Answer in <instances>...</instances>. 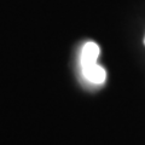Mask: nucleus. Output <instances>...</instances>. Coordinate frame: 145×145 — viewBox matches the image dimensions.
<instances>
[{
	"instance_id": "1",
	"label": "nucleus",
	"mask_w": 145,
	"mask_h": 145,
	"mask_svg": "<svg viewBox=\"0 0 145 145\" xmlns=\"http://www.w3.org/2000/svg\"><path fill=\"white\" fill-rule=\"evenodd\" d=\"M81 70H82L84 78L93 85H102L106 80V71L98 63H94V64H91L87 67H82Z\"/></svg>"
},
{
	"instance_id": "2",
	"label": "nucleus",
	"mask_w": 145,
	"mask_h": 145,
	"mask_svg": "<svg viewBox=\"0 0 145 145\" xmlns=\"http://www.w3.org/2000/svg\"><path fill=\"white\" fill-rule=\"evenodd\" d=\"M98 56H99V46L98 45L93 41L86 42L82 47V51H81V59H80L81 68L97 63Z\"/></svg>"
},
{
	"instance_id": "3",
	"label": "nucleus",
	"mask_w": 145,
	"mask_h": 145,
	"mask_svg": "<svg viewBox=\"0 0 145 145\" xmlns=\"http://www.w3.org/2000/svg\"><path fill=\"white\" fill-rule=\"evenodd\" d=\"M144 42H145V40H144Z\"/></svg>"
}]
</instances>
